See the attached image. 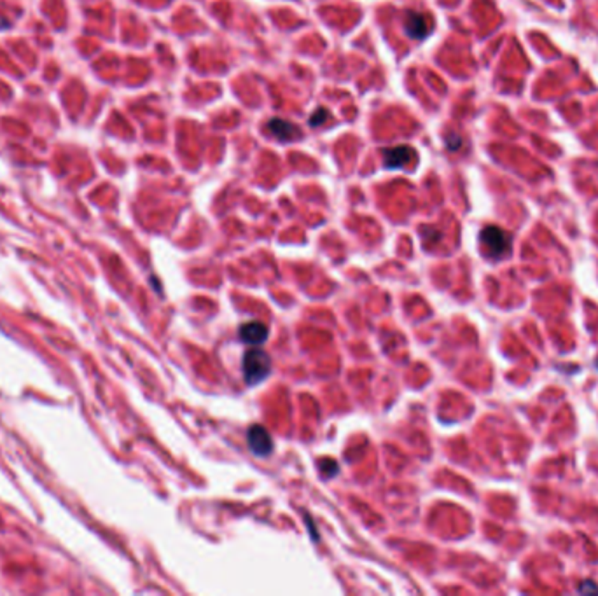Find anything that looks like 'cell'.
Instances as JSON below:
<instances>
[{
	"mask_svg": "<svg viewBox=\"0 0 598 596\" xmlns=\"http://www.w3.org/2000/svg\"><path fill=\"white\" fill-rule=\"evenodd\" d=\"M480 243L483 254L491 261H500L511 252L513 240L507 231L500 229L498 226L483 227L480 235Z\"/></svg>",
	"mask_w": 598,
	"mask_h": 596,
	"instance_id": "1",
	"label": "cell"
},
{
	"mask_svg": "<svg viewBox=\"0 0 598 596\" xmlns=\"http://www.w3.org/2000/svg\"><path fill=\"white\" fill-rule=\"evenodd\" d=\"M243 376H245L247 385H257L265 381L272 373V358L261 348H250L245 355H243L242 362Z\"/></svg>",
	"mask_w": 598,
	"mask_h": 596,
	"instance_id": "2",
	"label": "cell"
},
{
	"mask_svg": "<svg viewBox=\"0 0 598 596\" xmlns=\"http://www.w3.org/2000/svg\"><path fill=\"white\" fill-rule=\"evenodd\" d=\"M247 442L254 455L257 457H268L273 451V439L269 432L263 425H252L247 432Z\"/></svg>",
	"mask_w": 598,
	"mask_h": 596,
	"instance_id": "3",
	"label": "cell"
},
{
	"mask_svg": "<svg viewBox=\"0 0 598 596\" xmlns=\"http://www.w3.org/2000/svg\"><path fill=\"white\" fill-rule=\"evenodd\" d=\"M404 32L414 41H422L430 32V18L423 12L408 11L404 16Z\"/></svg>",
	"mask_w": 598,
	"mask_h": 596,
	"instance_id": "4",
	"label": "cell"
},
{
	"mask_svg": "<svg viewBox=\"0 0 598 596\" xmlns=\"http://www.w3.org/2000/svg\"><path fill=\"white\" fill-rule=\"evenodd\" d=\"M414 158V150L408 146L390 147L384 150V165L388 170H401L411 163Z\"/></svg>",
	"mask_w": 598,
	"mask_h": 596,
	"instance_id": "5",
	"label": "cell"
},
{
	"mask_svg": "<svg viewBox=\"0 0 598 596\" xmlns=\"http://www.w3.org/2000/svg\"><path fill=\"white\" fill-rule=\"evenodd\" d=\"M266 128H268L269 135H273V137H275L276 140H280V142H292V140L301 137V131H299V128L296 126V124L289 123V121H284V119H278V117L268 121Z\"/></svg>",
	"mask_w": 598,
	"mask_h": 596,
	"instance_id": "6",
	"label": "cell"
},
{
	"mask_svg": "<svg viewBox=\"0 0 598 596\" xmlns=\"http://www.w3.org/2000/svg\"><path fill=\"white\" fill-rule=\"evenodd\" d=\"M268 327L263 322H247L240 327V339L247 345H263L268 339Z\"/></svg>",
	"mask_w": 598,
	"mask_h": 596,
	"instance_id": "7",
	"label": "cell"
},
{
	"mask_svg": "<svg viewBox=\"0 0 598 596\" xmlns=\"http://www.w3.org/2000/svg\"><path fill=\"white\" fill-rule=\"evenodd\" d=\"M327 117H329V112L326 111V108H317V111H315V114L311 115L310 119H308V123H310V126H313V128H317V126H320V124L324 123V121L327 119Z\"/></svg>",
	"mask_w": 598,
	"mask_h": 596,
	"instance_id": "8",
	"label": "cell"
},
{
	"mask_svg": "<svg viewBox=\"0 0 598 596\" xmlns=\"http://www.w3.org/2000/svg\"><path fill=\"white\" fill-rule=\"evenodd\" d=\"M579 593H598V586L593 581H583L577 588Z\"/></svg>",
	"mask_w": 598,
	"mask_h": 596,
	"instance_id": "9",
	"label": "cell"
}]
</instances>
